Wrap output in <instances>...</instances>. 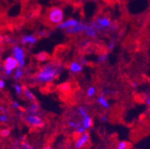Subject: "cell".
Wrapping results in <instances>:
<instances>
[{"instance_id": "1", "label": "cell", "mask_w": 150, "mask_h": 149, "mask_svg": "<svg viewBox=\"0 0 150 149\" xmlns=\"http://www.w3.org/2000/svg\"><path fill=\"white\" fill-rule=\"evenodd\" d=\"M62 70L61 65L54 62L45 64L34 76V81L38 84H49L56 78Z\"/></svg>"}, {"instance_id": "2", "label": "cell", "mask_w": 150, "mask_h": 149, "mask_svg": "<svg viewBox=\"0 0 150 149\" xmlns=\"http://www.w3.org/2000/svg\"><path fill=\"white\" fill-rule=\"evenodd\" d=\"M64 11L59 7H52L48 13V19L50 23L54 25H58L64 20Z\"/></svg>"}, {"instance_id": "3", "label": "cell", "mask_w": 150, "mask_h": 149, "mask_svg": "<svg viewBox=\"0 0 150 149\" xmlns=\"http://www.w3.org/2000/svg\"><path fill=\"white\" fill-rule=\"evenodd\" d=\"M25 120L28 125L32 127H40L43 125L41 117L37 114H28L25 116Z\"/></svg>"}, {"instance_id": "4", "label": "cell", "mask_w": 150, "mask_h": 149, "mask_svg": "<svg viewBox=\"0 0 150 149\" xmlns=\"http://www.w3.org/2000/svg\"><path fill=\"white\" fill-rule=\"evenodd\" d=\"M96 23L99 25L100 28H102V30H105V29H108V28H114L115 29L116 27L114 25H113L111 24V21H110V19L107 16H99L97 17L96 20Z\"/></svg>"}, {"instance_id": "5", "label": "cell", "mask_w": 150, "mask_h": 149, "mask_svg": "<svg viewBox=\"0 0 150 149\" xmlns=\"http://www.w3.org/2000/svg\"><path fill=\"white\" fill-rule=\"evenodd\" d=\"M25 51L23 47L18 45H14L12 47V57L17 61V62L25 59Z\"/></svg>"}, {"instance_id": "6", "label": "cell", "mask_w": 150, "mask_h": 149, "mask_svg": "<svg viewBox=\"0 0 150 149\" xmlns=\"http://www.w3.org/2000/svg\"><path fill=\"white\" fill-rule=\"evenodd\" d=\"M79 23V21L78 20H76V19L70 18L68 19V20H63L61 23L57 25L56 28H58V29L67 30L68 29V28H71V27L75 26V25H77Z\"/></svg>"}, {"instance_id": "7", "label": "cell", "mask_w": 150, "mask_h": 149, "mask_svg": "<svg viewBox=\"0 0 150 149\" xmlns=\"http://www.w3.org/2000/svg\"><path fill=\"white\" fill-rule=\"evenodd\" d=\"M88 24H85L79 22L77 25H76L75 26L71 27V28H68L66 30V32L69 35L72 34H79V33H84L86 28L88 27Z\"/></svg>"}, {"instance_id": "8", "label": "cell", "mask_w": 150, "mask_h": 149, "mask_svg": "<svg viewBox=\"0 0 150 149\" xmlns=\"http://www.w3.org/2000/svg\"><path fill=\"white\" fill-rule=\"evenodd\" d=\"M17 66H18V62L12 56L7 57L4 62V69H11L13 71Z\"/></svg>"}, {"instance_id": "9", "label": "cell", "mask_w": 150, "mask_h": 149, "mask_svg": "<svg viewBox=\"0 0 150 149\" xmlns=\"http://www.w3.org/2000/svg\"><path fill=\"white\" fill-rule=\"evenodd\" d=\"M90 136L89 133H87V132H84V133H81L80 136L78 138V139L76 142V148L77 149H79L81 148H82L86 143L89 141Z\"/></svg>"}, {"instance_id": "10", "label": "cell", "mask_w": 150, "mask_h": 149, "mask_svg": "<svg viewBox=\"0 0 150 149\" xmlns=\"http://www.w3.org/2000/svg\"><path fill=\"white\" fill-rule=\"evenodd\" d=\"M37 41V37L35 35H23L20 39V43L22 45L26 44H35Z\"/></svg>"}, {"instance_id": "11", "label": "cell", "mask_w": 150, "mask_h": 149, "mask_svg": "<svg viewBox=\"0 0 150 149\" xmlns=\"http://www.w3.org/2000/svg\"><path fill=\"white\" fill-rule=\"evenodd\" d=\"M69 69L72 73H79L82 70V65L81 63H79L77 61H73L69 65Z\"/></svg>"}, {"instance_id": "12", "label": "cell", "mask_w": 150, "mask_h": 149, "mask_svg": "<svg viewBox=\"0 0 150 149\" xmlns=\"http://www.w3.org/2000/svg\"><path fill=\"white\" fill-rule=\"evenodd\" d=\"M23 93L24 96H25L28 101H30V102H35V95H34V94L32 93V92H31V90H30L28 87H23V93Z\"/></svg>"}, {"instance_id": "13", "label": "cell", "mask_w": 150, "mask_h": 149, "mask_svg": "<svg viewBox=\"0 0 150 149\" xmlns=\"http://www.w3.org/2000/svg\"><path fill=\"white\" fill-rule=\"evenodd\" d=\"M96 101H97V103L99 105H101L103 108L107 109V110H108L110 108V105H109L108 102V100L106 99L104 95H99L97 98V100Z\"/></svg>"}, {"instance_id": "14", "label": "cell", "mask_w": 150, "mask_h": 149, "mask_svg": "<svg viewBox=\"0 0 150 149\" xmlns=\"http://www.w3.org/2000/svg\"><path fill=\"white\" fill-rule=\"evenodd\" d=\"M81 121H82V126L83 128L85 130L88 129V128H91L93 125V119L89 115L86 116L85 117L82 118L81 119Z\"/></svg>"}, {"instance_id": "15", "label": "cell", "mask_w": 150, "mask_h": 149, "mask_svg": "<svg viewBox=\"0 0 150 149\" xmlns=\"http://www.w3.org/2000/svg\"><path fill=\"white\" fill-rule=\"evenodd\" d=\"M38 110H39L38 104L35 102H32L27 108V113L28 114H37Z\"/></svg>"}, {"instance_id": "16", "label": "cell", "mask_w": 150, "mask_h": 149, "mask_svg": "<svg viewBox=\"0 0 150 149\" xmlns=\"http://www.w3.org/2000/svg\"><path fill=\"white\" fill-rule=\"evenodd\" d=\"M35 58H36L37 61H40V62H45V61H47L50 60V55L46 52H41L38 53L35 55Z\"/></svg>"}, {"instance_id": "17", "label": "cell", "mask_w": 150, "mask_h": 149, "mask_svg": "<svg viewBox=\"0 0 150 149\" xmlns=\"http://www.w3.org/2000/svg\"><path fill=\"white\" fill-rule=\"evenodd\" d=\"M84 34L89 37L95 38L96 37V35H97V31L94 29L91 25H88V27H87L85 31H84Z\"/></svg>"}, {"instance_id": "18", "label": "cell", "mask_w": 150, "mask_h": 149, "mask_svg": "<svg viewBox=\"0 0 150 149\" xmlns=\"http://www.w3.org/2000/svg\"><path fill=\"white\" fill-rule=\"evenodd\" d=\"M15 72H14V79L16 81H18L23 77V68H20L19 66H17L16 69H14Z\"/></svg>"}, {"instance_id": "19", "label": "cell", "mask_w": 150, "mask_h": 149, "mask_svg": "<svg viewBox=\"0 0 150 149\" xmlns=\"http://www.w3.org/2000/svg\"><path fill=\"white\" fill-rule=\"evenodd\" d=\"M59 90L63 93H68L70 90V84L67 82L63 83L59 86Z\"/></svg>"}, {"instance_id": "20", "label": "cell", "mask_w": 150, "mask_h": 149, "mask_svg": "<svg viewBox=\"0 0 150 149\" xmlns=\"http://www.w3.org/2000/svg\"><path fill=\"white\" fill-rule=\"evenodd\" d=\"M68 124H69V126L70 127V128H74V129H77L79 127L82 125V121H81V120L79 121H78V122L75 121H69V122H68Z\"/></svg>"}, {"instance_id": "21", "label": "cell", "mask_w": 150, "mask_h": 149, "mask_svg": "<svg viewBox=\"0 0 150 149\" xmlns=\"http://www.w3.org/2000/svg\"><path fill=\"white\" fill-rule=\"evenodd\" d=\"M96 90L95 88V87L93 86H91L90 87H88V90H87V95H88V97L90 98H92V97L94 96V95L96 94Z\"/></svg>"}, {"instance_id": "22", "label": "cell", "mask_w": 150, "mask_h": 149, "mask_svg": "<svg viewBox=\"0 0 150 149\" xmlns=\"http://www.w3.org/2000/svg\"><path fill=\"white\" fill-rule=\"evenodd\" d=\"M108 59V54H107V53H103V54H99L98 56L97 61L99 63H100V64H102V63L105 62Z\"/></svg>"}, {"instance_id": "23", "label": "cell", "mask_w": 150, "mask_h": 149, "mask_svg": "<svg viewBox=\"0 0 150 149\" xmlns=\"http://www.w3.org/2000/svg\"><path fill=\"white\" fill-rule=\"evenodd\" d=\"M78 112H79V115L81 116V118H84V117H85L86 116H88V110H87V109L83 106L79 107L78 108Z\"/></svg>"}, {"instance_id": "24", "label": "cell", "mask_w": 150, "mask_h": 149, "mask_svg": "<svg viewBox=\"0 0 150 149\" xmlns=\"http://www.w3.org/2000/svg\"><path fill=\"white\" fill-rule=\"evenodd\" d=\"M11 133V131L9 130V128H2V129L0 130V136H2V137H7Z\"/></svg>"}, {"instance_id": "25", "label": "cell", "mask_w": 150, "mask_h": 149, "mask_svg": "<svg viewBox=\"0 0 150 149\" xmlns=\"http://www.w3.org/2000/svg\"><path fill=\"white\" fill-rule=\"evenodd\" d=\"M9 117L8 113H2L0 114V122L2 123V124H5V123H7V121H8Z\"/></svg>"}, {"instance_id": "26", "label": "cell", "mask_w": 150, "mask_h": 149, "mask_svg": "<svg viewBox=\"0 0 150 149\" xmlns=\"http://www.w3.org/2000/svg\"><path fill=\"white\" fill-rule=\"evenodd\" d=\"M129 146V143L125 141H121L118 143L117 146V149H127Z\"/></svg>"}, {"instance_id": "27", "label": "cell", "mask_w": 150, "mask_h": 149, "mask_svg": "<svg viewBox=\"0 0 150 149\" xmlns=\"http://www.w3.org/2000/svg\"><path fill=\"white\" fill-rule=\"evenodd\" d=\"M13 88H14L15 92L17 95H20V94L23 93V87H22L20 84H15L13 85Z\"/></svg>"}, {"instance_id": "28", "label": "cell", "mask_w": 150, "mask_h": 149, "mask_svg": "<svg viewBox=\"0 0 150 149\" xmlns=\"http://www.w3.org/2000/svg\"><path fill=\"white\" fill-rule=\"evenodd\" d=\"M114 46H115V42H114V40H110L109 42L108 45V49L109 51L112 50L114 48Z\"/></svg>"}, {"instance_id": "29", "label": "cell", "mask_w": 150, "mask_h": 149, "mask_svg": "<svg viewBox=\"0 0 150 149\" xmlns=\"http://www.w3.org/2000/svg\"><path fill=\"white\" fill-rule=\"evenodd\" d=\"M76 133H79V134L84 133V132H85V131H86V130L84 129V128H83L82 125H81V126H80V127H79V128H78L77 129H76Z\"/></svg>"}, {"instance_id": "30", "label": "cell", "mask_w": 150, "mask_h": 149, "mask_svg": "<svg viewBox=\"0 0 150 149\" xmlns=\"http://www.w3.org/2000/svg\"><path fill=\"white\" fill-rule=\"evenodd\" d=\"M20 103H19L18 102H17V101H14V102L12 103V107H13V108H15V109L20 108Z\"/></svg>"}, {"instance_id": "31", "label": "cell", "mask_w": 150, "mask_h": 149, "mask_svg": "<svg viewBox=\"0 0 150 149\" xmlns=\"http://www.w3.org/2000/svg\"><path fill=\"white\" fill-rule=\"evenodd\" d=\"M25 59L22 60V61H18V66H19V67L23 68L24 66H25Z\"/></svg>"}, {"instance_id": "32", "label": "cell", "mask_w": 150, "mask_h": 149, "mask_svg": "<svg viewBox=\"0 0 150 149\" xmlns=\"http://www.w3.org/2000/svg\"><path fill=\"white\" fill-rule=\"evenodd\" d=\"M5 81L2 79H0V90H2V89L5 88Z\"/></svg>"}, {"instance_id": "33", "label": "cell", "mask_w": 150, "mask_h": 149, "mask_svg": "<svg viewBox=\"0 0 150 149\" xmlns=\"http://www.w3.org/2000/svg\"><path fill=\"white\" fill-rule=\"evenodd\" d=\"M4 72H5V76H9L13 73V70H11V69H4Z\"/></svg>"}, {"instance_id": "34", "label": "cell", "mask_w": 150, "mask_h": 149, "mask_svg": "<svg viewBox=\"0 0 150 149\" xmlns=\"http://www.w3.org/2000/svg\"><path fill=\"white\" fill-rule=\"evenodd\" d=\"M0 111L2 112V113H8V109H7L5 106H1V107H0Z\"/></svg>"}, {"instance_id": "35", "label": "cell", "mask_w": 150, "mask_h": 149, "mask_svg": "<svg viewBox=\"0 0 150 149\" xmlns=\"http://www.w3.org/2000/svg\"><path fill=\"white\" fill-rule=\"evenodd\" d=\"M28 146H29V145L27 143H25V142H23V143H21V147L23 149H27Z\"/></svg>"}, {"instance_id": "36", "label": "cell", "mask_w": 150, "mask_h": 149, "mask_svg": "<svg viewBox=\"0 0 150 149\" xmlns=\"http://www.w3.org/2000/svg\"><path fill=\"white\" fill-rule=\"evenodd\" d=\"M102 121H103V122H107V121H108V117L106 115H103L102 117Z\"/></svg>"}, {"instance_id": "37", "label": "cell", "mask_w": 150, "mask_h": 149, "mask_svg": "<svg viewBox=\"0 0 150 149\" xmlns=\"http://www.w3.org/2000/svg\"><path fill=\"white\" fill-rule=\"evenodd\" d=\"M45 31L44 30H42V31H40L39 32H38V35L40 37H43L45 35Z\"/></svg>"}, {"instance_id": "38", "label": "cell", "mask_w": 150, "mask_h": 149, "mask_svg": "<svg viewBox=\"0 0 150 149\" xmlns=\"http://www.w3.org/2000/svg\"><path fill=\"white\" fill-rule=\"evenodd\" d=\"M146 105H148V106H149L150 105V97L149 96L146 99Z\"/></svg>"}, {"instance_id": "39", "label": "cell", "mask_w": 150, "mask_h": 149, "mask_svg": "<svg viewBox=\"0 0 150 149\" xmlns=\"http://www.w3.org/2000/svg\"><path fill=\"white\" fill-rule=\"evenodd\" d=\"M27 149H35V148L34 147L33 145H29V146H28V148H27Z\"/></svg>"}, {"instance_id": "40", "label": "cell", "mask_w": 150, "mask_h": 149, "mask_svg": "<svg viewBox=\"0 0 150 149\" xmlns=\"http://www.w3.org/2000/svg\"><path fill=\"white\" fill-rule=\"evenodd\" d=\"M137 83H133V84H132V86H133L134 87H137Z\"/></svg>"}, {"instance_id": "41", "label": "cell", "mask_w": 150, "mask_h": 149, "mask_svg": "<svg viewBox=\"0 0 150 149\" xmlns=\"http://www.w3.org/2000/svg\"><path fill=\"white\" fill-rule=\"evenodd\" d=\"M43 149H52V148L50 147V146H46V147H45Z\"/></svg>"}, {"instance_id": "42", "label": "cell", "mask_w": 150, "mask_h": 149, "mask_svg": "<svg viewBox=\"0 0 150 149\" xmlns=\"http://www.w3.org/2000/svg\"><path fill=\"white\" fill-rule=\"evenodd\" d=\"M5 37L2 36V35H0V39H1V40H5Z\"/></svg>"}]
</instances>
